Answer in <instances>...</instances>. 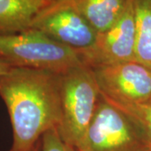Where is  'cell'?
I'll return each instance as SVG.
<instances>
[{
  "mask_svg": "<svg viewBox=\"0 0 151 151\" xmlns=\"http://www.w3.org/2000/svg\"><path fill=\"white\" fill-rule=\"evenodd\" d=\"M129 0H75L81 14L97 34L105 32L118 21Z\"/></svg>",
  "mask_w": 151,
  "mask_h": 151,
  "instance_id": "cell-9",
  "label": "cell"
},
{
  "mask_svg": "<svg viewBox=\"0 0 151 151\" xmlns=\"http://www.w3.org/2000/svg\"><path fill=\"white\" fill-rule=\"evenodd\" d=\"M86 151L150 150L129 119L100 94L87 133Z\"/></svg>",
  "mask_w": 151,
  "mask_h": 151,
  "instance_id": "cell-4",
  "label": "cell"
},
{
  "mask_svg": "<svg viewBox=\"0 0 151 151\" xmlns=\"http://www.w3.org/2000/svg\"><path fill=\"white\" fill-rule=\"evenodd\" d=\"M55 0H0V34H14L30 28L38 14Z\"/></svg>",
  "mask_w": 151,
  "mask_h": 151,
  "instance_id": "cell-8",
  "label": "cell"
},
{
  "mask_svg": "<svg viewBox=\"0 0 151 151\" xmlns=\"http://www.w3.org/2000/svg\"><path fill=\"white\" fill-rule=\"evenodd\" d=\"M136 23L132 0L113 26L97 35L92 46L77 50L84 65L91 68L136 60Z\"/></svg>",
  "mask_w": 151,
  "mask_h": 151,
  "instance_id": "cell-6",
  "label": "cell"
},
{
  "mask_svg": "<svg viewBox=\"0 0 151 151\" xmlns=\"http://www.w3.org/2000/svg\"><path fill=\"white\" fill-rule=\"evenodd\" d=\"M0 58L13 67H26L62 74L83 65L78 51L35 29L0 34Z\"/></svg>",
  "mask_w": 151,
  "mask_h": 151,
  "instance_id": "cell-3",
  "label": "cell"
},
{
  "mask_svg": "<svg viewBox=\"0 0 151 151\" xmlns=\"http://www.w3.org/2000/svg\"><path fill=\"white\" fill-rule=\"evenodd\" d=\"M149 103H150V104H151V97H150V102H149Z\"/></svg>",
  "mask_w": 151,
  "mask_h": 151,
  "instance_id": "cell-15",
  "label": "cell"
},
{
  "mask_svg": "<svg viewBox=\"0 0 151 151\" xmlns=\"http://www.w3.org/2000/svg\"><path fill=\"white\" fill-rule=\"evenodd\" d=\"M100 92L113 100L146 103L151 97V70L137 60L92 68Z\"/></svg>",
  "mask_w": 151,
  "mask_h": 151,
  "instance_id": "cell-7",
  "label": "cell"
},
{
  "mask_svg": "<svg viewBox=\"0 0 151 151\" xmlns=\"http://www.w3.org/2000/svg\"><path fill=\"white\" fill-rule=\"evenodd\" d=\"M40 151H77L66 144L59 134L58 129L52 128L46 131L40 139Z\"/></svg>",
  "mask_w": 151,
  "mask_h": 151,
  "instance_id": "cell-12",
  "label": "cell"
},
{
  "mask_svg": "<svg viewBox=\"0 0 151 151\" xmlns=\"http://www.w3.org/2000/svg\"><path fill=\"white\" fill-rule=\"evenodd\" d=\"M0 97L7 107L13 129V142L8 151H34L46 131L59 127V73L12 66L0 76Z\"/></svg>",
  "mask_w": 151,
  "mask_h": 151,
  "instance_id": "cell-1",
  "label": "cell"
},
{
  "mask_svg": "<svg viewBox=\"0 0 151 151\" xmlns=\"http://www.w3.org/2000/svg\"><path fill=\"white\" fill-rule=\"evenodd\" d=\"M100 97L93 70L81 65L60 74V137L77 151H86V137Z\"/></svg>",
  "mask_w": 151,
  "mask_h": 151,
  "instance_id": "cell-2",
  "label": "cell"
},
{
  "mask_svg": "<svg viewBox=\"0 0 151 151\" xmlns=\"http://www.w3.org/2000/svg\"><path fill=\"white\" fill-rule=\"evenodd\" d=\"M29 29H35L76 50L92 46L97 34L79 11L75 0H55L38 14Z\"/></svg>",
  "mask_w": 151,
  "mask_h": 151,
  "instance_id": "cell-5",
  "label": "cell"
},
{
  "mask_svg": "<svg viewBox=\"0 0 151 151\" xmlns=\"http://www.w3.org/2000/svg\"><path fill=\"white\" fill-rule=\"evenodd\" d=\"M100 94L129 119L140 133L146 145L151 151V104L149 103H133L117 101L104 96L101 92Z\"/></svg>",
  "mask_w": 151,
  "mask_h": 151,
  "instance_id": "cell-11",
  "label": "cell"
},
{
  "mask_svg": "<svg viewBox=\"0 0 151 151\" xmlns=\"http://www.w3.org/2000/svg\"><path fill=\"white\" fill-rule=\"evenodd\" d=\"M11 67L12 66L9 64H8L5 60H4L2 58H0V76H2L3 75H4L5 73H7Z\"/></svg>",
  "mask_w": 151,
  "mask_h": 151,
  "instance_id": "cell-13",
  "label": "cell"
},
{
  "mask_svg": "<svg viewBox=\"0 0 151 151\" xmlns=\"http://www.w3.org/2000/svg\"><path fill=\"white\" fill-rule=\"evenodd\" d=\"M34 151H40V143L38 144L37 145H36V147L35 148Z\"/></svg>",
  "mask_w": 151,
  "mask_h": 151,
  "instance_id": "cell-14",
  "label": "cell"
},
{
  "mask_svg": "<svg viewBox=\"0 0 151 151\" xmlns=\"http://www.w3.org/2000/svg\"><path fill=\"white\" fill-rule=\"evenodd\" d=\"M136 23V60L151 70V0H132Z\"/></svg>",
  "mask_w": 151,
  "mask_h": 151,
  "instance_id": "cell-10",
  "label": "cell"
}]
</instances>
